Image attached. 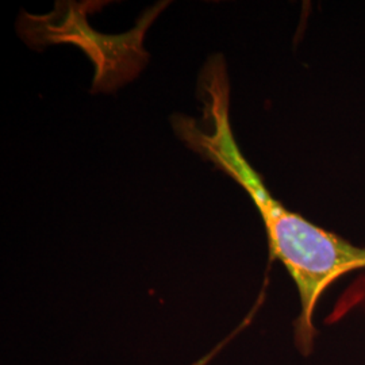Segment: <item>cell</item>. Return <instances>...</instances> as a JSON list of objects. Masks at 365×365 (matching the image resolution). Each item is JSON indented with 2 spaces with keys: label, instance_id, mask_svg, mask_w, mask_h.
<instances>
[{
  "label": "cell",
  "instance_id": "cell-1",
  "mask_svg": "<svg viewBox=\"0 0 365 365\" xmlns=\"http://www.w3.org/2000/svg\"><path fill=\"white\" fill-rule=\"evenodd\" d=\"M197 95L200 119L176 114L172 128L191 150L212 163L248 194L264 223L271 256L287 269L299 297L295 344L302 354L313 351L314 313L322 295L339 277L365 269V247L317 226L288 210L265 185L235 141L230 122V83L221 54L203 66Z\"/></svg>",
  "mask_w": 365,
  "mask_h": 365
},
{
  "label": "cell",
  "instance_id": "cell-2",
  "mask_svg": "<svg viewBox=\"0 0 365 365\" xmlns=\"http://www.w3.org/2000/svg\"><path fill=\"white\" fill-rule=\"evenodd\" d=\"M165 1L149 9L138 19L137 27L119 36H107L95 31L87 24V13L101 9L96 1H60L48 15L24 14L19 19V33L33 48L69 42L80 46L95 66L93 92H111L119 86L138 76L148 63V53L143 46L145 33Z\"/></svg>",
  "mask_w": 365,
  "mask_h": 365
}]
</instances>
